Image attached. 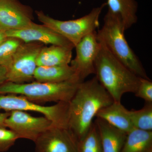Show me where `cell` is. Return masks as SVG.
<instances>
[{
  "label": "cell",
  "mask_w": 152,
  "mask_h": 152,
  "mask_svg": "<svg viewBox=\"0 0 152 152\" xmlns=\"http://www.w3.org/2000/svg\"><path fill=\"white\" fill-rule=\"evenodd\" d=\"M113 102L96 76L79 84L69 102L68 124L79 141L89 131L98 112Z\"/></svg>",
  "instance_id": "obj_1"
},
{
  "label": "cell",
  "mask_w": 152,
  "mask_h": 152,
  "mask_svg": "<svg viewBox=\"0 0 152 152\" xmlns=\"http://www.w3.org/2000/svg\"><path fill=\"white\" fill-rule=\"evenodd\" d=\"M100 43V49L95 61L96 77L114 102H121L124 94L136 92L140 78L131 72Z\"/></svg>",
  "instance_id": "obj_2"
},
{
  "label": "cell",
  "mask_w": 152,
  "mask_h": 152,
  "mask_svg": "<svg viewBox=\"0 0 152 152\" xmlns=\"http://www.w3.org/2000/svg\"><path fill=\"white\" fill-rule=\"evenodd\" d=\"M125 31L121 17L108 10L104 18L102 27L96 32L97 38L133 73L140 78L150 79L138 57L127 42Z\"/></svg>",
  "instance_id": "obj_3"
},
{
  "label": "cell",
  "mask_w": 152,
  "mask_h": 152,
  "mask_svg": "<svg viewBox=\"0 0 152 152\" xmlns=\"http://www.w3.org/2000/svg\"><path fill=\"white\" fill-rule=\"evenodd\" d=\"M80 83L75 80L59 83L35 81L16 84L7 82L0 86V94L20 95L37 104L69 102Z\"/></svg>",
  "instance_id": "obj_4"
},
{
  "label": "cell",
  "mask_w": 152,
  "mask_h": 152,
  "mask_svg": "<svg viewBox=\"0 0 152 152\" xmlns=\"http://www.w3.org/2000/svg\"><path fill=\"white\" fill-rule=\"evenodd\" d=\"M105 6L106 3H104L80 18L67 21L53 18L42 11H37L36 13L38 20L43 24L65 38L75 48L85 36L96 31L99 26L100 16Z\"/></svg>",
  "instance_id": "obj_5"
},
{
  "label": "cell",
  "mask_w": 152,
  "mask_h": 152,
  "mask_svg": "<svg viewBox=\"0 0 152 152\" xmlns=\"http://www.w3.org/2000/svg\"><path fill=\"white\" fill-rule=\"evenodd\" d=\"M18 110L34 112L42 114L55 126L68 128L69 102L57 103L45 106L36 103L20 95L0 94V111Z\"/></svg>",
  "instance_id": "obj_6"
},
{
  "label": "cell",
  "mask_w": 152,
  "mask_h": 152,
  "mask_svg": "<svg viewBox=\"0 0 152 152\" xmlns=\"http://www.w3.org/2000/svg\"><path fill=\"white\" fill-rule=\"evenodd\" d=\"M44 46V44L37 42H23L18 48L7 69V82L23 84L34 80L37 67V58Z\"/></svg>",
  "instance_id": "obj_7"
},
{
  "label": "cell",
  "mask_w": 152,
  "mask_h": 152,
  "mask_svg": "<svg viewBox=\"0 0 152 152\" xmlns=\"http://www.w3.org/2000/svg\"><path fill=\"white\" fill-rule=\"evenodd\" d=\"M4 124L6 127L16 133L19 138L34 142L42 133L55 125L44 116L34 117L27 112L18 110L10 112Z\"/></svg>",
  "instance_id": "obj_8"
},
{
  "label": "cell",
  "mask_w": 152,
  "mask_h": 152,
  "mask_svg": "<svg viewBox=\"0 0 152 152\" xmlns=\"http://www.w3.org/2000/svg\"><path fill=\"white\" fill-rule=\"evenodd\" d=\"M101 46L96 31L85 36L75 47L76 56L71 61V66L80 83L85 81L88 76L95 74V61Z\"/></svg>",
  "instance_id": "obj_9"
},
{
  "label": "cell",
  "mask_w": 152,
  "mask_h": 152,
  "mask_svg": "<svg viewBox=\"0 0 152 152\" xmlns=\"http://www.w3.org/2000/svg\"><path fill=\"white\" fill-rule=\"evenodd\" d=\"M34 142L35 152H78L79 141L69 128L53 125Z\"/></svg>",
  "instance_id": "obj_10"
},
{
  "label": "cell",
  "mask_w": 152,
  "mask_h": 152,
  "mask_svg": "<svg viewBox=\"0 0 152 152\" xmlns=\"http://www.w3.org/2000/svg\"><path fill=\"white\" fill-rule=\"evenodd\" d=\"M31 10L18 0H0V30L20 29L31 24Z\"/></svg>",
  "instance_id": "obj_11"
},
{
  "label": "cell",
  "mask_w": 152,
  "mask_h": 152,
  "mask_svg": "<svg viewBox=\"0 0 152 152\" xmlns=\"http://www.w3.org/2000/svg\"><path fill=\"white\" fill-rule=\"evenodd\" d=\"M8 37L18 38L25 43L37 42L43 44L73 47V45L47 26L33 23L28 27L5 31Z\"/></svg>",
  "instance_id": "obj_12"
},
{
  "label": "cell",
  "mask_w": 152,
  "mask_h": 152,
  "mask_svg": "<svg viewBox=\"0 0 152 152\" xmlns=\"http://www.w3.org/2000/svg\"><path fill=\"white\" fill-rule=\"evenodd\" d=\"M96 117L104 120L127 134L134 129L131 121L129 110L126 109L121 102H114L101 109Z\"/></svg>",
  "instance_id": "obj_13"
},
{
  "label": "cell",
  "mask_w": 152,
  "mask_h": 152,
  "mask_svg": "<svg viewBox=\"0 0 152 152\" xmlns=\"http://www.w3.org/2000/svg\"><path fill=\"white\" fill-rule=\"evenodd\" d=\"M97 129L103 152H121L127 134L97 118L94 122Z\"/></svg>",
  "instance_id": "obj_14"
},
{
  "label": "cell",
  "mask_w": 152,
  "mask_h": 152,
  "mask_svg": "<svg viewBox=\"0 0 152 152\" xmlns=\"http://www.w3.org/2000/svg\"><path fill=\"white\" fill-rule=\"evenodd\" d=\"M73 47L52 45L44 46L37 59V66H52L69 65L72 61Z\"/></svg>",
  "instance_id": "obj_15"
},
{
  "label": "cell",
  "mask_w": 152,
  "mask_h": 152,
  "mask_svg": "<svg viewBox=\"0 0 152 152\" xmlns=\"http://www.w3.org/2000/svg\"><path fill=\"white\" fill-rule=\"evenodd\" d=\"M34 80L35 81L49 83H62L72 80L78 82L76 79L73 68L69 64L37 66L34 75Z\"/></svg>",
  "instance_id": "obj_16"
},
{
  "label": "cell",
  "mask_w": 152,
  "mask_h": 152,
  "mask_svg": "<svg viewBox=\"0 0 152 152\" xmlns=\"http://www.w3.org/2000/svg\"><path fill=\"white\" fill-rule=\"evenodd\" d=\"M105 3L109 10L121 17L125 31L137 23L138 5L136 0H107Z\"/></svg>",
  "instance_id": "obj_17"
},
{
  "label": "cell",
  "mask_w": 152,
  "mask_h": 152,
  "mask_svg": "<svg viewBox=\"0 0 152 152\" xmlns=\"http://www.w3.org/2000/svg\"><path fill=\"white\" fill-rule=\"evenodd\" d=\"M121 152H152V131L134 129L127 134Z\"/></svg>",
  "instance_id": "obj_18"
},
{
  "label": "cell",
  "mask_w": 152,
  "mask_h": 152,
  "mask_svg": "<svg viewBox=\"0 0 152 152\" xmlns=\"http://www.w3.org/2000/svg\"><path fill=\"white\" fill-rule=\"evenodd\" d=\"M131 121L134 129L152 131V103H146L140 110L129 111Z\"/></svg>",
  "instance_id": "obj_19"
},
{
  "label": "cell",
  "mask_w": 152,
  "mask_h": 152,
  "mask_svg": "<svg viewBox=\"0 0 152 152\" xmlns=\"http://www.w3.org/2000/svg\"><path fill=\"white\" fill-rule=\"evenodd\" d=\"M78 152H103L99 135L94 123L86 136L79 141Z\"/></svg>",
  "instance_id": "obj_20"
},
{
  "label": "cell",
  "mask_w": 152,
  "mask_h": 152,
  "mask_svg": "<svg viewBox=\"0 0 152 152\" xmlns=\"http://www.w3.org/2000/svg\"><path fill=\"white\" fill-rule=\"evenodd\" d=\"M23 42L18 38L8 37L0 45V65L8 69L18 48Z\"/></svg>",
  "instance_id": "obj_21"
},
{
  "label": "cell",
  "mask_w": 152,
  "mask_h": 152,
  "mask_svg": "<svg viewBox=\"0 0 152 152\" xmlns=\"http://www.w3.org/2000/svg\"><path fill=\"white\" fill-rule=\"evenodd\" d=\"M19 137L7 128L0 127V152H5L15 145Z\"/></svg>",
  "instance_id": "obj_22"
},
{
  "label": "cell",
  "mask_w": 152,
  "mask_h": 152,
  "mask_svg": "<svg viewBox=\"0 0 152 152\" xmlns=\"http://www.w3.org/2000/svg\"><path fill=\"white\" fill-rule=\"evenodd\" d=\"M136 96L145 100L146 103H152V82L150 79L140 78L138 87L134 93Z\"/></svg>",
  "instance_id": "obj_23"
},
{
  "label": "cell",
  "mask_w": 152,
  "mask_h": 152,
  "mask_svg": "<svg viewBox=\"0 0 152 152\" xmlns=\"http://www.w3.org/2000/svg\"><path fill=\"white\" fill-rule=\"evenodd\" d=\"M7 69L0 65V86L8 81Z\"/></svg>",
  "instance_id": "obj_24"
},
{
  "label": "cell",
  "mask_w": 152,
  "mask_h": 152,
  "mask_svg": "<svg viewBox=\"0 0 152 152\" xmlns=\"http://www.w3.org/2000/svg\"><path fill=\"white\" fill-rule=\"evenodd\" d=\"M10 113V112L0 113V127L6 128L4 124L5 120L8 116Z\"/></svg>",
  "instance_id": "obj_25"
},
{
  "label": "cell",
  "mask_w": 152,
  "mask_h": 152,
  "mask_svg": "<svg viewBox=\"0 0 152 152\" xmlns=\"http://www.w3.org/2000/svg\"><path fill=\"white\" fill-rule=\"evenodd\" d=\"M7 38L8 37L6 35L5 31L2 30H0V45L6 40Z\"/></svg>",
  "instance_id": "obj_26"
}]
</instances>
